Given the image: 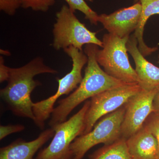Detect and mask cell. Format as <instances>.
I'll use <instances>...</instances> for the list:
<instances>
[{
	"label": "cell",
	"mask_w": 159,
	"mask_h": 159,
	"mask_svg": "<svg viewBox=\"0 0 159 159\" xmlns=\"http://www.w3.org/2000/svg\"><path fill=\"white\" fill-rule=\"evenodd\" d=\"M98 46L86 45L84 51L88 57L82 81L69 96L58 102L51 114L49 125L51 127L65 122L74 109L87 99L104 91L126 83L111 77L100 68L96 58Z\"/></svg>",
	"instance_id": "6da1fadb"
},
{
	"label": "cell",
	"mask_w": 159,
	"mask_h": 159,
	"mask_svg": "<svg viewBox=\"0 0 159 159\" xmlns=\"http://www.w3.org/2000/svg\"><path fill=\"white\" fill-rule=\"evenodd\" d=\"M57 73V70L46 65L40 57H35L23 66L10 68L7 85L0 90L1 99L15 116L34 122V102L31 100V93L42 85L34 77L39 74Z\"/></svg>",
	"instance_id": "7a4b0ae2"
},
{
	"label": "cell",
	"mask_w": 159,
	"mask_h": 159,
	"mask_svg": "<svg viewBox=\"0 0 159 159\" xmlns=\"http://www.w3.org/2000/svg\"><path fill=\"white\" fill-rule=\"evenodd\" d=\"M129 37L121 38L108 33L102 38V49H97L96 58L107 74L126 84H138L136 72L129 60L126 43Z\"/></svg>",
	"instance_id": "3957f363"
},
{
	"label": "cell",
	"mask_w": 159,
	"mask_h": 159,
	"mask_svg": "<svg viewBox=\"0 0 159 159\" xmlns=\"http://www.w3.org/2000/svg\"><path fill=\"white\" fill-rule=\"evenodd\" d=\"M73 11L63 5L56 14L53 29V47L59 51L73 46L82 51L84 45L94 44L102 48V42L97 37V32L90 31L81 23Z\"/></svg>",
	"instance_id": "277c9868"
},
{
	"label": "cell",
	"mask_w": 159,
	"mask_h": 159,
	"mask_svg": "<svg viewBox=\"0 0 159 159\" xmlns=\"http://www.w3.org/2000/svg\"><path fill=\"white\" fill-rule=\"evenodd\" d=\"M64 51L72 60L71 71L62 78H57L58 87L54 95L33 103V111L35 118L34 122L41 129L45 128V122L51 117L57 99L63 95H69L76 89L83 78L82 70L88 61L86 54L73 46L65 49Z\"/></svg>",
	"instance_id": "5b68a950"
},
{
	"label": "cell",
	"mask_w": 159,
	"mask_h": 159,
	"mask_svg": "<svg viewBox=\"0 0 159 159\" xmlns=\"http://www.w3.org/2000/svg\"><path fill=\"white\" fill-rule=\"evenodd\" d=\"M125 113L124 105L102 117L88 133L77 137L70 147L72 159H82L94 146L110 145L120 139Z\"/></svg>",
	"instance_id": "8992f818"
},
{
	"label": "cell",
	"mask_w": 159,
	"mask_h": 159,
	"mask_svg": "<svg viewBox=\"0 0 159 159\" xmlns=\"http://www.w3.org/2000/svg\"><path fill=\"white\" fill-rule=\"evenodd\" d=\"M90 103V100L86 101L82 108L70 119L52 127L54 130L52 141L34 159H72L70 147L74 140L82 134Z\"/></svg>",
	"instance_id": "52a82bcc"
},
{
	"label": "cell",
	"mask_w": 159,
	"mask_h": 159,
	"mask_svg": "<svg viewBox=\"0 0 159 159\" xmlns=\"http://www.w3.org/2000/svg\"><path fill=\"white\" fill-rule=\"evenodd\" d=\"M142 89L138 84H126L104 91L91 98L81 135L91 131L102 117L125 105Z\"/></svg>",
	"instance_id": "ba28073f"
},
{
	"label": "cell",
	"mask_w": 159,
	"mask_h": 159,
	"mask_svg": "<svg viewBox=\"0 0 159 159\" xmlns=\"http://www.w3.org/2000/svg\"><path fill=\"white\" fill-rule=\"evenodd\" d=\"M157 89L147 90L142 89L126 102L121 138L126 140L142 128L153 112V99Z\"/></svg>",
	"instance_id": "9c48e42d"
},
{
	"label": "cell",
	"mask_w": 159,
	"mask_h": 159,
	"mask_svg": "<svg viewBox=\"0 0 159 159\" xmlns=\"http://www.w3.org/2000/svg\"><path fill=\"white\" fill-rule=\"evenodd\" d=\"M140 2L133 6L119 9L109 15L98 16V22L101 23L109 33L123 38L129 37L138 27L142 12Z\"/></svg>",
	"instance_id": "30bf717a"
},
{
	"label": "cell",
	"mask_w": 159,
	"mask_h": 159,
	"mask_svg": "<svg viewBox=\"0 0 159 159\" xmlns=\"http://www.w3.org/2000/svg\"><path fill=\"white\" fill-rule=\"evenodd\" d=\"M127 51L133 58L135 70L139 77V85L142 89L151 90L159 88V67L154 65L142 55L134 34L130 35L127 43Z\"/></svg>",
	"instance_id": "8fae6325"
},
{
	"label": "cell",
	"mask_w": 159,
	"mask_h": 159,
	"mask_svg": "<svg viewBox=\"0 0 159 159\" xmlns=\"http://www.w3.org/2000/svg\"><path fill=\"white\" fill-rule=\"evenodd\" d=\"M52 127L43 131L36 139L27 141L19 139L0 149V159H34L40 148L54 136Z\"/></svg>",
	"instance_id": "7c38bea8"
},
{
	"label": "cell",
	"mask_w": 159,
	"mask_h": 159,
	"mask_svg": "<svg viewBox=\"0 0 159 159\" xmlns=\"http://www.w3.org/2000/svg\"><path fill=\"white\" fill-rule=\"evenodd\" d=\"M126 142L131 159H159L156 139L145 125Z\"/></svg>",
	"instance_id": "4fadbf2b"
},
{
	"label": "cell",
	"mask_w": 159,
	"mask_h": 159,
	"mask_svg": "<svg viewBox=\"0 0 159 159\" xmlns=\"http://www.w3.org/2000/svg\"><path fill=\"white\" fill-rule=\"evenodd\" d=\"M142 6V12L138 27L134 33L138 43V48L145 57L158 50L157 47L150 48L146 45L143 39V33L146 23L154 15L159 14V0H139Z\"/></svg>",
	"instance_id": "5bb4252c"
},
{
	"label": "cell",
	"mask_w": 159,
	"mask_h": 159,
	"mask_svg": "<svg viewBox=\"0 0 159 159\" xmlns=\"http://www.w3.org/2000/svg\"><path fill=\"white\" fill-rule=\"evenodd\" d=\"M90 159H131L126 139L121 138L108 145H104L89 156Z\"/></svg>",
	"instance_id": "9a60e30c"
},
{
	"label": "cell",
	"mask_w": 159,
	"mask_h": 159,
	"mask_svg": "<svg viewBox=\"0 0 159 159\" xmlns=\"http://www.w3.org/2000/svg\"><path fill=\"white\" fill-rule=\"evenodd\" d=\"M68 6L73 11L78 10L85 15L86 19L89 20L91 24L97 25L98 22V15L93 11L85 2V0H65Z\"/></svg>",
	"instance_id": "2e32d148"
},
{
	"label": "cell",
	"mask_w": 159,
	"mask_h": 159,
	"mask_svg": "<svg viewBox=\"0 0 159 159\" xmlns=\"http://www.w3.org/2000/svg\"><path fill=\"white\" fill-rule=\"evenodd\" d=\"M21 7L24 9L31 8L34 11L46 12L54 6L55 0H21Z\"/></svg>",
	"instance_id": "e0dca14e"
},
{
	"label": "cell",
	"mask_w": 159,
	"mask_h": 159,
	"mask_svg": "<svg viewBox=\"0 0 159 159\" xmlns=\"http://www.w3.org/2000/svg\"><path fill=\"white\" fill-rule=\"evenodd\" d=\"M156 139L159 152V116L152 113L144 124Z\"/></svg>",
	"instance_id": "ac0fdd59"
},
{
	"label": "cell",
	"mask_w": 159,
	"mask_h": 159,
	"mask_svg": "<svg viewBox=\"0 0 159 159\" xmlns=\"http://www.w3.org/2000/svg\"><path fill=\"white\" fill-rule=\"evenodd\" d=\"M21 6V0H0V10L9 16H13Z\"/></svg>",
	"instance_id": "d6986e66"
},
{
	"label": "cell",
	"mask_w": 159,
	"mask_h": 159,
	"mask_svg": "<svg viewBox=\"0 0 159 159\" xmlns=\"http://www.w3.org/2000/svg\"><path fill=\"white\" fill-rule=\"evenodd\" d=\"M25 126L20 124L0 126V140H2L11 134L22 131Z\"/></svg>",
	"instance_id": "ffe728a7"
},
{
	"label": "cell",
	"mask_w": 159,
	"mask_h": 159,
	"mask_svg": "<svg viewBox=\"0 0 159 159\" xmlns=\"http://www.w3.org/2000/svg\"><path fill=\"white\" fill-rule=\"evenodd\" d=\"M10 67L5 64L3 56L0 57V82L3 83L7 81L9 77Z\"/></svg>",
	"instance_id": "44dd1931"
},
{
	"label": "cell",
	"mask_w": 159,
	"mask_h": 159,
	"mask_svg": "<svg viewBox=\"0 0 159 159\" xmlns=\"http://www.w3.org/2000/svg\"><path fill=\"white\" fill-rule=\"evenodd\" d=\"M159 116V88L154 98L153 101V112Z\"/></svg>",
	"instance_id": "7402d4cb"
},
{
	"label": "cell",
	"mask_w": 159,
	"mask_h": 159,
	"mask_svg": "<svg viewBox=\"0 0 159 159\" xmlns=\"http://www.w3.org/2000/svg\"><path fill=\"white\" fill-rule=\"evenodd\" d=\"M0 53L2 55H5V56H9L11 55V53L8 50H3L1 49L0 50Z\"/></svg>",
	"instance_id": "603a6c76"
},
{
	"label": "cell",
	"mask_w": 159,
	"mask_h": 159,
	"mask_svg": "<svg viewBox=\"0 0 159 159\" xmlns=\"http://www.w3.org/2000/svg\"><path fill=\"white\" fill-rule=\"evenodd\" d=\"M86 1H89V2H93L94 0H86Z\"/></svg>",
	"instance_id": "cb8c5ba5"
},
{
	"label": "cell",
	"mask_w": 159,
	"mask_h": 159,
	"mask_svg": "<svg viewBox=\"0 0 159 159\" xmlns=\"http://www.w3.org/2000/svg\"><path fill=\"white\" fill-rule=\"evenodd\" d=\"M158 57H159V54H158Z\"/></svg>",
	"instance_id": "d4e9b609"
}]
</instances>
